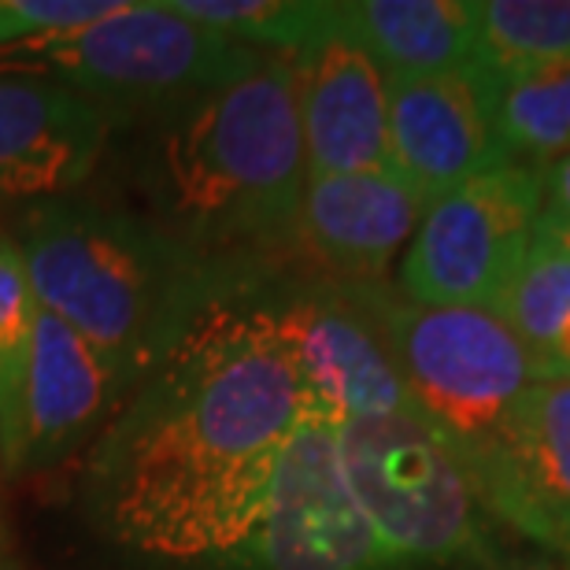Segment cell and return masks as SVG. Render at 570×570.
Listing matches in <instances>:
<instances>
[{
	"instance_id": "7",
	"label": "cell",
	"mask_w": 570,
	"mask_h": 570,
	"mask_svg": "<svg viewBox=\"0 0 570 570\" xmlns=\"http://www.w3.org/2000/svg\"><path fill=\"white\" fill-rule=\"evenodd\" d=\"M544 170L504 164L426 204L404 248L401 293L423 307H489L538 234Z\"/></svg>"
},
{
	"instance_id": "20",
	"label": "cell",
	"mask_w": 570,
	"mask_h": 570,
	"mask_svg": "<svg viewBox=\"0 0 570 570\" xmlns=\"http://www.w3.org/2000/svg\"><path fill=\"white\" fill-rule=\"evenodd\" d=\"M33 301L19 245L0 237V463L22 471L27 452V382L33 356Z\"/></svg>"
},
{
	"instance_id": "25",
	"label": "cell",
	"mask_w": 570,
	"mask_h": 570,
	"mask_svg": "<svg viewBox=\"0 0 570 570\" xmlns=\"http://www.w3.org/2000/svg\"><path fill=\"white\" fill-rule=\"evenodd\" d=\"M0 570H16V556H11V541L4 530V515H0Z\"/></svg>"
},
{
	"instance_id": "22",
	"label": "cell",
	"mask_w": 570,
	"mask_h": 570,
	"mask_svg": "<svg viewBox=\"0 0 570 570\" xmlns=\"http://www.w3.org/2000/svg\"><path fill=\"white\" fill-rule=\"evenodd\" d=\"M122 0H0V52L41 33L111 16Z\"/></svg>"
},
{
	"instance_id": "2",
	"label": "cell",
	"mask_w": 570,
	"mask_h": 570,
	"mask_svg": "<svg viewBox=\"0 0 570 570\" xmlns=\"http://www.w3.org/2000/svg\"><path fill=\"white\" fill-rule=\"evenodd\" d=\"M19 256L33 301L63 318L134 393L178 341L223 304L215 259L108 204L52 197L22 215Z\"/></svg>"
},
{
	"instance_id": "1",
	"label": "cell",
	"mask_w": 570,
	"mask_h": 570,
	"mask_svg": "<svg viewBox=\"0 0 570 570\" xmlns=\"http://www.w3.org/2000/svg\"><path fill=\"white\" fill-rule=\"evenodd\" d=\"M312 419L278 307L215 304L130 393L89 463L108 533L156 560H237Z\"/></svg>"
},
{
	"instance_id": "17",
	"label": "cell",
	"mask_w": 570,
	"mask_h": 570,
	"mask_svg": "<svg viewBox=\"0 0 570 570\" xmlns=\"http://www.w3.org/2000/svg\"><path fill=\"white\" fill-rule=\"evenodd\" d=\"M482 82L497 141L511 164L544 170L570 153V60L504 78L482 75Z\"/></svg>"
},
{
	"instance_id": "9",
	"label": "cell",
	"mask_w": 570,
	"mask_h": 570,
	"mask_svg": "<svg viewBox=\"0 0 570 570\" xmlns=\"http://www.w3.org/2000/svg\"><path fill=\"white\" fill-rule=\"evenodd\" d=\"M466 466L489 515L570 560V379L533 382Z\"/></svg>"
},
{
	"instance_id": "26",
	"label": "cell",
	"mask_w": 570,
	"mask_h": 570,
	"mask_svg": "<svg viewBox=\"0 0 570 570\" xmlns=\"http://www.w3.org/2000/svg\"><path fill=\"white\" fill-rule=\"evenodd\" d=\"M544 234H552L556 242H560V245L567 248V253H570V230H544Z\"/></svg>"
},
{
	"instance_id": "15",
	"label": "cell",
	"mask_w": 570,
	"mask_h": 570,
	"mask_svg": "<svg viewBox=\"0 0 570 570\" xmlns=\"http://www.w3.org/2000/svg\"><path fill=\"white\" fill-rule=\"evenodd\" d=\"M116 401V382L100 356L63 318L38 307L27 382V452L22 466H49L78 449Z\"/></svg>"
},
{
	"instance_id": "23",
	"label": "cell",
	"mask_w": 570,
	"mask_h": 570,
	"mask_svg": "<svg viewBox=\"0 0 570 570\" xmlns=\"http://www.w3.org/2000/svg\"><path fill=\"white\" fill-rule=\"evenodd\" d=\"M541 230H570V153L544 167V200H541Z\"/></svg>"
},
{
	"instance_id": "12",
	"label": "cell",
	"mask_w": 570,
	"mask_h": 570,
	"mask_svg": "<svg viewBox=\"0 0 570 570\" xmlns=\"http://www.w3.org/2000/svg\"><path fill=\"white\" fill-rule=\"evenodd\" d=\"M116 119L38 75H0V200L67 197L94 175Z\"/></svg>"
},
{
	"instance_id": "14",
	"label": "cell",
	"mask_w": 570,
	"mask_h": 570,
	"mask_svg": "<svg viewBox=\"0 0 570 570\" xmlns=\"http://www.w3.org/2000/svg\"><path fill=\"white\" fill-rule=\"evenodd\" d=\"M423 212V197L396 170L307 178L296 245L334 275L374 285L412 245Z\"/></svg>"
},
{
	"instance_id": "8",
	"label": "cell",
	"mask_w": 570,
	"mask_h": 570,
	"mask_svg": "<svg viewBox=\"0 0 570 570\" xmlns=\"http://www.w3.org/2000/svg\"><path fill=\"white\" fill-rule=\"evenodd\" d=\"M253 570H393L341 471L337 426L304 419L285 441L245 549Z\"/></svg>"
},
{
	"instance_id": "3",
	"label": "cell",
	"mask_w": 570,
	"mask_h": 570,
	"mask_svg": "<svg viewBox=\"0 0 570 570\" xmlns=\"http://www.w3.org/2000/svg\"><path fill=\"white\" fill-rule=\"evenodd\" d=\"M307 159L296 60H271L242 82L159 116L145 189L159 226L215 259L245 245L296 242Z\"/></svg>"
},
{
	"instance_id": "4",
	"label": "cell",
	"mask_w": 570,
	"mask_h": 570,
	"mask_svg": "<svg viewBox=\"0 0 570 570\" xmlns=\"http://www.w3.org/2000/svg\"><path fill=\"white\" fill-rule=\"evenodd\" d=\"M271 60L175 16L164 0H122L111 16L19 41L0 52V75H38L94 100L111 119L167 116L242 82Z\"/></svg>"
},
{
	"instance_id": "18",
	"label": "cell",
	"mask_w": 570,
	"mask_h": 570,
	"mask_svg": "<svg viewBox=\"0 0 570 570\" xmlns=\"http://www.w3.org/2000/svg\"><path fill=\"white\" fill-rule=\"evenodd\" d=\"M471 22L485 78L570 60V0H471Z\"/></svg>"
},
{
	"instance_id": "24",
	"label": "cell",
	"mask_w": 570,
	"mask_h": 570,
	"mask_svg": "<svg viewBox=\"0 0 570 570\" xmlns=\"http://www.w3.org/2000/svg\"><path fill=\"white\" fill-rule=\"evenodd\" d=\"M552 374H560V379H570V318L560 326V334H556L549 356H544Z\"/></svg>"
},
{
	"instance_id": "5",
	"label": "cell",
	"mask_w": 570,
	"mask_h": 570,
	"mask_svg": "<svg viewBox=\"0 0 570 570\" xmlns=\"http://www.w3.org/2000/svg\"><path fill=\"white\" fill-rule=\"evenodd\" d=\"M341 471L374 538L401 563H493L485 504L471 466L415 412L337 426Z\"/></svg>"
},
{
	"instance_id": "11",
	"label": "cell",
	"mask_w": 570,
	"mask_h": 570,
	"mask_svg": "<svg viewBox=\"0 0 570 570\" xmlns=\"http://www.w3.org/2000/svg\"><path fill=\"white\" fill-rule=\"evenodd\" d=\"M312 419L341 426L348 419L412 412L404 379L356 296H301L278 307Z\"/></svg>"
},
{
	"instance_id": "13",
	"label": "cell",
	"mask_w": 570,
	"mask_h": 570,
	"mask_svg": "<svg viewBox=\"0 0 570 570\" xmlns=\"http://www.w3.org/2000/svg\"><path fill=\"white\" fill-rule=\"evenodd\" d=\"M296 105L307 178L393 170L385 75L337 27L296 56Z\"/></svg>"
},
{
	"instance_id": "6",
	"label": "cell",
	"mask_w": 570,
	"mask_h": 570,
	"mask_svg": "<svg viewBox=\"0 0 570 570\" xmlns=\"http://www.w3.org/2000/svg\"><path fill=\"white\" fill-rule=\"evenodd\" d=\"M356 304L385 341L412 407L466 463L493 441L519 396L544 379V360L489 307H423L379 289Z\"/></svg>"
},
{
	"instance_id": "21",
	"label": "cell",
	"mask_w": 570,
	"mask_h": 570,
	"mask_svg": "<svg viewBox=\"0 0 570 570\" xmlns=\"http://www.w3.org/2000/svg\"><path fill=\"white\" fill-rule=\"evenodd\" d=\"M493 312L544 360L570 318V253L538 226L533 242L504 285ZM549 367V363H544ZM552 374V371H549Z\"/></svg>"
},
{
	"instance_id": "19",
	"label": "cell",
	"mask_w": 570,
	"mask_h": 570,
	"mask_svg": "<svg viewBox=\"0 0 570 570\" xmlns=\"http://www.w3.org/2000/svg\"><path fill=\"white\" fill-rule=\"evenodd\" d=\"M167 11L271 56H304L334 33L330 0H164Z\"/></svg>"
},
{
	"instance_id": "10",
	"label": "cell",
	"mask_w": 570,
	"mask_h": 570,
	"mask_svg": "<svg viewBox=\"0 0 570 570\" xmlns=\"http://www.w3.org/2000/svg\"><path fill=\"white\" fill-rule=\"evenodd\" d=\"M390 164L423 204L511 159L489 119V89L478 71L385 78Z\"/></svg>"
},
{
	"instance_id": "16",
	"label": "cell",
	"mask_w": 570,
	"mask_h": 570,
	"mask_svg": "<svg viewBox=\"0 0 570 570\" xmlns=\"http://www.w3.org/2000/svg\"><path fill=\"white\" fill-rule=\"evenodd\" d=\"M334 27L385 78L474 71L471 0H341Z\"/></svg>"
}]
</instances>
